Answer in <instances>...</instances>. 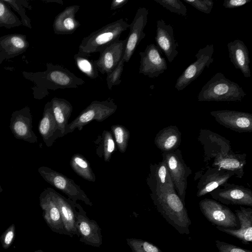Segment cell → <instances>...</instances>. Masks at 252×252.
Segmentation results:
<instances>
[{
  "mask_svg": "<svg viewBox=\"0 0 252 252\" xmlns=\"http://www.w3.org/2000/svg\"><path fill=\"white\" fill-rule=\"evenodd\" d=\"M153 202L158 212L180 234H189L191 222L175 189L165 190Z\"/></svg>",
  "mask_w": 252,
  "mask_h": 252,
  "instance_id": "obj_1",
  "label": "cell"
},
{
  "mask_svg": "<svg viewBox=\"0 0 252 252\" xmlns=\"http://www.w3.org/2000/svg\"><path fill=\"white\" fill-rule=\"evenodd\" d=\"M247 95L237 83L218 72L202 87L197 95L198 101H241Z\"/></svg>",
  "mask_w": 252,
  "mask_h": 252,
  "instance_id": "obj_2",
  "label": "cell"
},
{
  "mask_svg": "<svg viewBox=\"0 0 252 252\" xmlns=\"http://www.w3.org/2000/svg\"><path fill=\"white\" fill-rule=\"evenodd\" d=\"M129 27L123 18L107 24L85 37L79 46L78 52L89 57L92 53H101L119 40L122 32Z\"/></svg>",
  "mask_w": 252,
  "mask_h": 252,
  "instance_id": "obj_3",
  "label": "cell"
},
{
  "mask_svg": "<svg viewBox=\"0 0 252 252\" xmlns=\"http://www.w3.org/2000/svg\"><path fill=\"white\" fill-rule=\"evenodd\" d=\"M46 70L35 73H27L28 79L32 80L45 91L76 88L84 84L85 81L77 77L70 70L60 65L52 63L46 64Z\"/></svg>",
  "mask_w": 252,
  "mask_h": 252,
  "instance_id": "obj_4",
  "label": "cell"
},
{
  "mask_svg": "<svg viewBox=\"0 0 252 252\" xmlns=\"http://www.w3.org/2000/svg\"><path fill=\"white\" fill-rule=\"evenodd\" d=\"M162 160L165 163L174 189L185 204L188 178L192 171L184 160L182 152L179 149L174 151L162 152Z\"/></svg>",
  "mask_w": 252,
  "mask_h": 252,
  "instance_id": "obj_5",
  "label": "cell"
},
{
  "mask_svg": "<svg viewBox=\"0 0 252 252\" xmlns=\"http://www.w3.org/2000/svg\"><path fill=\"white\" fill-rule=\"evenodd\" d=\"M117 109L114 99L109 98L103 101H92L71 123L68 124L65 135L72 132L76 129L79 130L90 122L95 120L102 122L113 114Z\"/></svg>",
  "mask_w": 252,
  "mask_h": 252,
  "instance_id": "obj_6",
  "label": "cell"
},
{
  "mask_svg": "<svg viewBox=\"0 0 252 252\" xmlns=\"http://www.w3.org/2000/svg\"><path fill=\"white\" fill-rule=\"evenodd\" d=\"M38 172L45 181L62 191L74 203L81 200L89 206H93L85 192L73 180L46 166L39 167Z\"/></svg>",
  "mask_w": 252,
  "mask_h": 252,
  "instance_id": "obj_7",
  "label": "cell"
},
{
  "mask_svg": "<svg viewBox=\"0 0 252 252\" xmlns=\"http://www.w3.org/2000/svg\"><path fill=\"white\" fill-rule=\"evenodd\" d=\"M201 212L207 220L216 226L232 229L239 228V222L229 208L213 199L205 198L199 202Z\"/></svg>",
  "mask_w": 252,
  "mask_h": 252,
  "instance_id": "obj_8",
  "label": "cell"
},
{
  "mask_svg": "<svg viewBox=\"0 0 252 252\" xmlns=\"http://www.w3.org/2000/svg\"><path fill=\"white\" fill-rule=\"evenodd\" d=\"M214 46L213 44H207L200 48L195 54L196 60L186 68L178 77L175 88L179 91H183L192 82L201 75L206 67L208 68L213 63Z\"/></svg>",
  "mask_w": 252,
  "mask_h": 252,
  "instance_id": "obj_9",
  "label": "cell"
},
{
  "mask_svg": "<svg viewBox=\"0 0 252 252\" xmlns=\"http://www.w3.org/2000/svg\"><path fill=\"white\" fill-rule=\"evenodd\" d=\"M76 227L79 241L85 245L99 248L102 244L101 229L97 222L90 219L79 203H74Z\"/></svg>",
  "mask_w": 252,
  "mask_h": 252,
  "instance_id": "obj_10",
  "label": "cell"
},
{
  "mask_svg": "<svg viewBox=\"0 0 252 252\" xmlns=\"http://www.w3.org/2000/svg\"><path fill=\"white\" fill-rule=\"evenodd\" d=\"M209 193L222 204L252 207V191L243 186L227 182Z\"/></svg>",
  "mask_w": 252,
  "mask_h": 252,
  "instance_id": "obj_11",
  "label": "cell"
},
{
  "mask_svg": "<svg viewBox=\"0 0 252 252\" xmlns=\"http://www.w3.org/2000/svg\"><path fill=\"white\" fill-rule=\"evenodd\" d=\"M140 56L139 73L151 78L158 77L167 69L161 50L155 44L148 45Z\"/></svg>",
  "mask_w": 252,
  "mask_h": 252,
  "instance_id": "obj_12",
  "label": "cell"
},
{
  "mask_svg": "<svg viewBox=\"0 0 252 252\" xmlns=\"http://www.w3.org/2000/svg\"><path fill=\"white\" fill-rule=\"evenodd\" d=\"M210 114L220 125L238 132H252V114L235 110L212 111Z\"/></svg>",
  "mask_w": 252,
  "mask_h": 252,
  "instance_id": "obj_13",
  "label": "cell"
},
{
  "mask_svg": "<svg viewBox=\"0 0 252 252\" xmlns=\"http://www.w3.org/2000/svg\"><path fill=\"white\" fill-rule=\"evenodd\" d=\"M148 10L144 7H139L131 23L129 24V32L126 38L123 59L128 63L141 41L145 37L144 30L148 22Z\"/></svg>",
  "mask_w": 252,
  "mask_h": 252,
  "instance_id": "obj_14",
  "label": "cell"
},
{
  "mask_svg": "<svg viewBox=\"0 0 252 252\" xmlns=\"http://www.w3.org/2000/svg\"><path fill=\"white\" fill-rule=\"evenodd\" d=\"M32 122L31 110L26 106L12 113L9 128L16 138L30 143H36L37 137L32 129Z\"/></svg>",
  "mask_w": 252,
  "mask_h": 252,
  "instance_id": "obj_15",
  "label": "cell"
},
{
  "mask_svg": "<svg viewBox=\"0 0 252 252\" xmlns=\"http://www.w3.org/2000/svg\"><path fill=\"white\" fill-rule=\"evenodd\" d=\"M147 184L151 191L150 196L152 201L165 190L174 189L167 166L163 160L150 165Z\"/></svg>",
  "mask_w": 252,
  "mask_h": 252,
  "instance_id": "obj_16",
  "label": "cell"
},
{
  "mask_svg": "<svg viewBox=\"0 0 252 252\" xmlns=\"http://www.w3.org/2000/svg\"><path fill=\"white\" fill-rule=\"evenodd\" d=\"M198 140L203 146L206 162L214 159L219 155L232 152L228 140L209 130L201 129Z\"/></svg>",
  "mask_w": 252,
  "mask_h": 252,
  "instance_id": "obj_17",
  "label": "cell"
},
{
  "mask_svg": "<svg viewBox=\"0 0 252 252\" xmlns=\"http://www.w3.org/2000/svg\"><path fill=\"white\" fill-rule=\"evenodd\" d=\"M126 38L114 42L103 52L97 60L94 61L98 71L107 75L111 72L123 59Z\"/></svg>",
  "mask_w": 252,
  "mask_h": 252,
  "instance_id": "obj_18",
  "label": "cell"
},
{
  "mask_svg": "<svg viewBox=\"0 0 252 252\" xmlns=\"http://www.w3.org/2000/svg\"><path fill=\"white\" fill-rule=\"evenodd\" d=\"M39 205L43 211V218L51 230L60 234L67 235L59 209L47 189H45L39 196Z\"/></svg>",
  "mask_w": 252,
  "mask_h": 252,
  "instance_id": "obj_19",
  "label": "cell"
},
{
  "mask_svg": "<svg viewBox=\"0 0 252 252\" xmlns=\"http://www.w3.org/2000/svg\"><path fill=\"white\" fill-rule=\"evenodd\" d=\"M157 46L164 53L169 63H171L178 54L179 47L174 34V29L170 24H166L163 19L157 21L155 36Z\"/></svg>",
  "mask_w": 252,
  "mask_h": 252,
  "instance_id": "obj_20",
  "label": "cell"
},
{
  "mask_svg": "<svg viewBox=\"0 0 252 252\" xmlns=\"http://www.w3.org/2000/svg\"><path fill=\"white\" fill-rule=\"evenodd\" d=\"M234 173L233 172L209 167L201 176L197 185L196 196H203L227 182Z\"/></svg>",
  "mask_w": 252,
  "mask_h": 252,
  "instance_id": "obj_21",
  "label": "cell"
},
{
  "mask_svg": "<svg viewBox=\"0 0 252 252\" xmlns=\"http://www.w3.org/2000/svg\"><path fill=\"white\" fill-rule=\"evenodd\" d=\"M52 199L58 206L67 236H78L76 227V215L73 202L51 188H47Z\"/></svg>",
  "mask_w": 252,
  "mask_h": 252,
  "instance_id": "obj_22",
  "label": "cell"
},
{
  "mask_svg": "<svg viewBox=\"0 0 252 252\" xmlns=\"http://www.w3.org/2000/svg\"><path fill=\"white\" fill-rule=\"evenodd\" d=\"M235 214L239 222L238 229L226 228L216 226L223 232L229 234L241 241L245 245L252 242V209L242 206L239 209L235 210Z\"/></svg>",
  "mask_w": 252,
  "mask_h": 252,
  "instance_id": "obj_23",
  "label": "cell"
},
{
  "mask_svg": "<svg viewBox=\"0 0 252 252\" xmlns=\"http://www.w3.org/2000/svg\"><path fill=\"white\" fill-rule=\"evenodd\" d=\"M227 46L230 61L235 68L239 69L245 77H250V59L249 50L245 43L236 39L228 43Z\"/></svg>",
  "mask_w": 252,
  "mask_h": 252,
  "instance_id": "obj_24",
  "label": "cell"
},
{
  "mask_svg": "<svg viewBox=\"0 0 252 252\" xmlns=\"http://www.w3.org/2000/svg\"><path fill=\"white\" fill-rule=\"evenodd\" d=\"M38 130L45 145L50 147L55 140L63 137L53 113L51 101L45 105L43 116L39 122Z\"/></svg>",
  "mask_w": 252,
  "mask_h": 252,
  "instance_id": "obj_25",
  "label": "cell"
},
{
  "mask_svg": "<svg viewBox=\"0 0 252 252\" xmlns=\"http://www.w3.org/2000/svg\"><path fill=\"white\" fill-rule=\"evenodd\" d=\"M80 7L78 5L67 6L56 16L53 25L55 34H71L75 32L80 26L79 22L75 18V14Z\"/></svg>",
  "mask_w": 252,
  "mask_h": 252,
  "instance_id": "obj_26",
  "label": "cell"
},
{
  "mask_svg": "<svg viewBox=\"0 0 252 252\" xmlns=\"http://www.w3.org/2000/svg\"><path fill=\"white\" fill-rule=\"evenodd\" d=\"M246 154L230 152L217 156L212 162V167L233 172L234 176L241 178L244 174Z\"/></svg>",
  "mask_w": 252,
  "mask_h": 252,
  "instance_id": "obj_27",
  "label": "cell"
},
{
  "mask_svg": "<svg viewBox=\"0 0 252 252\" xmlns=\"http://www.w3.org/2000/svg\"><path fill=\"white\" fill-rule=\"evenodd\" d=\"M29 46L26 35L13 33L0 37V55L4 59L20 55L25 52Z\"/></svg>",
  "mask_w": 252,
  "mask_h": 252,
  "instance_id": "obj_28",
  "label": "cell"
},
{
  "mask_svg": "<svg viewBox=\"0 0 252 252\" xmlns=\"http://www.w3.org/2000/svg\"><path fill=\"white\" fill-rule=\"evenodd\" d=\"M181 132L176 126L164 127L156 134L154 143L157 147L162 152L174 151L181 142Z\"/></svg>",
  "mask_w": 252,
  "mask_h": 252,
  "instance_id": "obj_29",
  "label": "cell"
},
{
  "mask_svg": "<svg viewBox=\"0 0 252 252\" xmlns=\"http://www.w3.org/2000/svg\"><path fill=\"white\" fill-rule=\"evenodd\" d=\"M50 101L58 129L63 136L65 135V128L68 125L73 107L68 101L62 98L54 97Z\"/></svg>",
  "mask_w": 252,
  "mask_h": 252,
  "instance_id": "obj_30",
  "label": "cell"
},
{
  "mask_svg": "<svg viewBox=\"0 0 252 252\" xmlns=\"http://www.w3.org/2000/svg\"><path fill=\"white\" fill-rule=\"evenodd\" d=\"M70 165L73 171L83 179L90 182L95 181V176L89 162L82 155H74L70 159Z\"/></svg>",
  "mask_w": 252,
  "mask_h": 252,
  "instance_id": "obj_31",
  "label": "cell"
},
{
  "mask_svg": "<svg viewBox=\"0 0 252 252\" xmlns=\"http://www.w3.org/2000/svg\"><path fill=\"white\" fill-rule=\"evenodd\" d=\"M89 56L78 52L74 56L75 63L78 69L86 76L92 79L98 77V71L94 61Z\"/></svg>",
  "mask_w": 252,
  "mask_h": 252,
  "instance_id": "obj_32",
  "label": "cell"
},
{
  "mask_svg": "<svg viewBox=\"0 0 252 252\" xmlns=\"http://www.w3.org/2000/svg\"><path fill=\"white\" fill-rule=\"evenodd\" d=\"M21 20L3 0H0V28L11 29L21 26Z\"/></svg>",
  "mask_w": 252,
  "mask_h": 252,
  "instance_id": "obj_33",
  "label": "cell"
},
{
  "mask_svg": "<svg viewBox=\"0 0 252 252\" xmlns=\"http://www.w3.org/2000/svg\"><path fill=\"white\" fill-rule=\"evenodd\" d=\"M111 128L119 151L121 153H125L128 145L129 131L120 125H113Z\"/></svg>",
  "mask_w": 252,
  "mask_h": 252,
  "instance_id": "obj_34",
  "label": "cell"
},
{
  "mask_svg": "<svg viewBox=\"0 0 252 252\" xmlns=\"http://www.w3.org/2000/svg\"><path fill=\"white\" fill-rule=\"evenodd\" d=\"M126 241L132 252H163L158 247L145 240L127 238Z\"/></svg>",
  "mask_w": 252,
  "mask_h": 252,
  "instance_id": "obj_35",
  "label": "cell"
},
{
  "mask_svg": "<svg viewBox=\"0 0 252 252\" xmlns=\"http://www.w3.org/2000/svg\"><path fill=\"white\" fill-rule=\"evenodd\" d=\"M161 6L172 13L181 15L187 16V9L186 5L179 0H154Z\"/></svg>",
  "mask_w": 252,
  "mask_h": 252,
  "instance_id": "obj_36",
  "label": "cell"
},
{
  "mask_svg": "<svg viewBox=\"0 0 252 252\" xmlns=\"http://www.w3.org/2000/svg\"><path fill=\"white\" fill-rule=\"evenodd\" d=\"M10 7L17 12L21 17L22 24L29 29H32L31 19L26 14L22 3V0H3Z\"/></svg>",
  "mask_w": 252,
  "mask_h": 252,
  "instance_id": "obj_37",
  "label": "cell"
},
{
  "mask_svg": "<svg viewBox=\"0 0 252 252\" xmlns=\"http://www.w3.org/2000/svg\"><path fill=\"white\" fill-rule=\"evenodd\" d=\"M125 61L122 59L116 67L107 75L106 81L108 89L111 90L114 86L119 85L121 83V76L124 70Z\"/></svg>",
  "mask_w": 252,
  "mask_h": 252,
  "instance_id": "obj_38",
  "label": "cell"
},
{
  "mask_svg": "<svg viewBox=\"0 0 252 252\" xmlns=\"http://www.w3.org/2000/svg\"><path fill=\"white\" fill-rule=\"evenodd\" d=\"M102 136L104 159L105 161H109L115 148V142L110 131H104Z\"/></svg>",
  "mask_w": 252,
  "mask_h": 252,
  "instance_id": "obj_39",
  "label": "cell"
},
{
  "mask_svg": "<svg viewBox=\"0 0 252 252\" xmlns=\"http://www.w3.org/2000/svg\"><path fill=\"white\" fill-rule=\"evenodd\" d=\"M198 10L205 14H210L214 5V2L211 0H184Z\"/></svg>",
  "mask_w": 252,
  "mask_h": 252,
  "instance_id": "obj_40",
  "label": "cell"
},
{
  "mask_svg": "<svg viewBox=\"0 0 252 252\" xmlns=\"http://www.w3.org/2000/svg\"><path fill=\"white\" fill-rule=\"evenodd\" d=\"M15 225L12 223L1 235L0 241L4 249H7L12 245L15 238Z\"/></svg>",
  "mask_w": 252,
  "mask_h": 252,
  "instance_id": "obj_41",
  "label": "cell"
},
{
  "mask_svg": "<svg viewBox=\"0 0 252 252\" xmlns=\"http://www.w3.org/2000/svg\"><path fill=\"white\" fill-rule=\"evenodd\" d=\"M215 243L218 249V252H252L251 250L220 240H216Z\"/></svg>",
  "mask_w": 252,
  "mask_h": 252,
  "instance_id": "obj_42",
  "label": "cell"
},
{
  "mask_svg": "<svg viewBox=\"0 0 252 252\" xmlns=\"http://www.w3.org/2000/svg\"><path fill=\"white\" fill-rule=\"evenodd\" d=\"M252 0H225L222 6L226 8H235L246 4L251 2Z\"/></svg>",
  "mask_w": 252,
  "mask_h": 252,
  "instance_id": "obj_43",
  "label": "cell"
},
{
  "mask_svg": "<svg viewBox=\"0 0 252 252\" xmlns=\"http://www.w3.org/2000/svg\"><path fill=\"white\" fill-rule=\"evenodd\" d=\"M128 2V0H113L111 4V10H115L122 7Z\"/></svg>",
  "mask_w": 252,
  "mask_h": 252,
  "instance_id": "obj_44",
  "label": "cell"
},
{
  "mask_svg": "<svg viewBox=\"0 0 252 252\" xmlns=\"http://www.w3.org/2000/svg\"><path fill=\"white\" fill-rule=\"evenodd\" d=\"M34 252H44L41 250H38L34 251Z\"/></svg>",
  "mask_w": 252,
  "mask_h": 252,
  "instance_id": "obj_45",
  "label": "cell"
},
{
  "mask_svg": "<svg viewBox=\"0 0 252 252\" xmlns=\"http://www.w3.org/2000/svg\"><path fill=\"white\" fill-rule=\"evenodd\" d=\"M2 191V188L1 187V186L0 185V192H1Z\"/></svg>",
  "mask_w": 252,
  "mask_h": 252,
  "instance_id": "obj_46",
  "label": "cell"
}]
</instances>
